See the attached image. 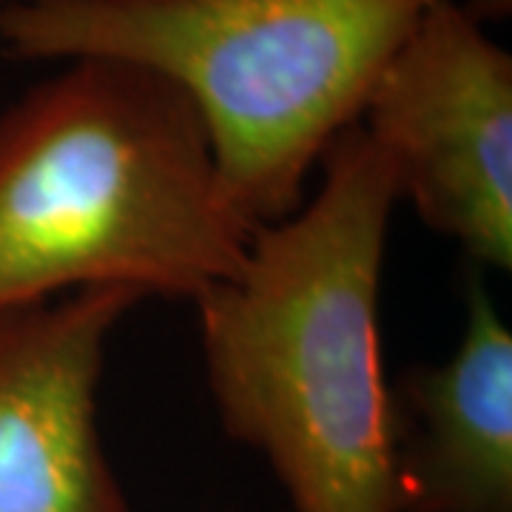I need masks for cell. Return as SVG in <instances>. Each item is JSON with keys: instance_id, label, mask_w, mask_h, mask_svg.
<instances>
[{"instance_id": "6da1fadb", "label": "cell", "mask_w": 512, "mask_h": 512, "mask_svg": "<svg viewBox=\"0 0 512 512\" xmlns=\"http://www.w3.org/2000/svg\"><path fill=\"white\" fill-rule=\"evenodd\" d=\"M322 188L265 225L237 276L194 299L208 387L234 439L262 450L296 512H399L379 282L399 185L353 123Z\"/></svg>"}, {"instance_id": "7a4b0ae2", "label": "cell", "mask_w": 512, "mask_h": 512, "mask_svg": "<svg viewBox=\"0 0 512 512\" xmlns=\"http://www.w3.org/2000/svg\"><path fill=\"white\" fill-rule=\"evenodd\" d=\"M251 237L163 74L77 57L0 114V313L83 288L194 302Z\"/></svg>"}, {"instance_id": "3957f363", "label": "cell", "mask_w": 512, "mask_h": 512, "mask_svg": "<svg viewBox=\"0 0 512 512\" xmlns=\"http://www.w3.org/2000/svg\"><path fill=\"white\" fill-rule=\"evenodd\" d=\"M433 0H6L15 60L111 57L163 74L200 114L222 194L251 231L282 222L325 148L359 123ZM478 20L510 0H470Z\"/></svg>"}, {"instance_id": "277c9868", "label": "cell", "mask_w": 512, "mask_h": 512, "mask_svg": "<svg viewBox=\"0 0 512 512\" xmlns=\"http://www.w3.org/2000/svg\"><path fill=\"white\" fill-rule=\"evenodd\" d=\"M359 126L399 200L478 265L512 268V57L456 0H433L384 63Z\"/></svg>"}, {"instance_id": "5b68a950", "label": "cell", "mask_w": 512, "mask_h": 512, "mask_svg": "<svg viewBox=\"0 0 512 512\" xmlns=\"http://www.w3.org/2000/svg\"><path fill=\"white\" fill-rule=\"evenodd\" d=\"M140 299L83 288L0 313V512H134L100 444L97 384Z\"/></svg>"}, {"instance_id": "8992f818", "label": "cell", "mask_w": 512, "mask_h": 512, "mask_svg": "<svg viewBox=\"0 0 512 512\" xmlns=\"http://www.w3.org/2000/svg\"><path fill=\"white\" fill-rule=\"evenodd\" d=\"M399 512H512V333L481 276L444 365L390 387Z\"/></svg>"}, {"instance_id": "52a82bcc", "label": "cell", "mask_w": 512, "mask_h": 512, "mask_svg": "<svg viewBox=\"0 0 512 512\" xmlns=\"http://www.w3.org/2000/svg\"><path fill=\"white\" fill-rule=\"evenodd\" d=\"M3 3H6V0H0V6H3Z\"/></svg>"}]
</instances>
